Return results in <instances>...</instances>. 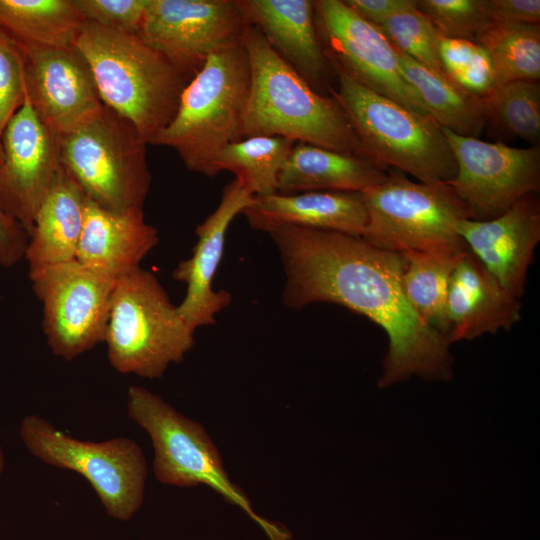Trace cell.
I'll return each mask as SVG.
<instances>
[{
    "label": "cell",
    "instance_id": "4fadbf2b",
    "mask_svg": "<svg viewBox=\"0 0 540 540\" xmlns=\"http://www.w3.org/2000/svg\"><path fill=\"white\" fill-rule=\"evenodd\" d=\"M442 130L456 163L455 176L447 183L471 219H492L520 198L539 192L540 146L517 148Z\"/></svg>",
    "mask_w": 540,
    "mask_h": 540
},
{
    "label": "cell",
    "instance_id": "f1b7e54d",
    "mask_svg": "<svg viewBox=\"0 0 540 540\" xmlns=\"http://www.w3.org/2000/svg\"><path fill=\"white\" fill-rule=\"evenodd\" d=\"M485 127L500 137L521 138L540 144L539 81H512L494 88L483 98Z\"/></svg>",
    "mask_w": 540,
    "mask_h": 540
},
{
    "label": "cell",
    "instance_id": "d6986e66",
    "mask_svg": "<svg viewBox=\"0 0 540 540\" xmlns=\"http://www.w3.org/2000/svg\"><path fill=\"white\" fill-rule=\"evenodd\" d=\"M249 24L317 93L330 96L336 80L321 46L311 0H239Z\"/></svg>",
    "mask_w": 540,
    "mask_h": 540
},
{
    "label": "cell",
    "instance_id": "f546056e",
    "mask_svg": "<svg viewBox=\"0 0 540 540\" xmlns=\"http://www.w3.org/2000/svg\"><path fill=\"white\" fill-rule=\"evenodd\" d=\"M494 62L498 86L539 81L540 24L493 23L478 39Z\"/></svg>",
    "mask_w": 540,
    "mask_h": 540
},
{
    "label": "cell",
    "instance_id": "52a82bcc",
    "mask_svg": "<svg viewBox=\"0 0 540 540\" xmlns=\"http://www.w3.org/2000/svg\"><path fill=\"white\" fill-rule=\"evenodd\" d=\"M361 194L367 211L362 238L370 244L400 254L467 249L457 224L471 215L447 182L413 181L388 169L383 181Z\"/></svg>",
    "mask_w": 540,
    "mask_h": 540
},
{
    "label": "cell",
    "instance_id": "8fae6325",
    "mask_svg": "<svg viewBox=\"0 0 540 540\" xmlns=\"http://www.w3.org/2000/svg\"><path fill=\"white\" fill-rule=\"evenodd\" d=\"M51 351L73 360L104 342L116 277L77 259L30 271Z\"/></svg>",
    "mask_w": 540,
    "mask_h": 540
},
{
    "label": "cell",
    "instance_id": "e575fe53",
    "mask_svg": "<svg viewBox=\"0 0 540 540\" xmlns=\"http://www.w3.org/2000/svg\"><path fill=\"white\" fill-rule=\"evenodd\" d=\"M85 21L99 26L138 34L147 0H73Z\"/></svg>",
    "mask_w": 540,
    "mask_h": 540
},
{
    "label": "cell",
    "instance_id": "d4e9b609",
    "mask_svg": "<svg viewBox=\"0 0 540 540\" xmlns=\"http://www.w3.org/2000/svg\"><path fill=\"white\" fill-rule=\"evenodd\" d=\"M401 74L416 92L429 116L457 135L478 138L485 128L483 98L438 72L397 51Z\"/></svg>",
    "mask_w": 540,
    "mask_h": 540
},
{
    "label": "cell",
    "instance_id": "3957f363",
    "mask_svg": "<svg viewBox=\"0 0 540 540\" xmlns=\"http://www.w3.org/2000/svg\"><path fill=\"white\" fill-rule=\"evenodd\" d=\"M74 46L87 61L103 104L150 144L173 119L191 77L138 34L85 21Z\"/></svg>",
    "mask_w": 540,
    "mask_h": 540
},
{
    "label": "cell",
    "instance_id": "30bf717a",
    "mask_svg": "<svg viewBox=\"0 0 540 540\" xmlns=\"http://www.w3.org/2000/svg\"><path fill=\"white\" fill-rule=\"evenodd\" d=\"M20 435L35 457L82 475L111 517L127 521L141 507L147 465L142 449L133 440L82 441L37 415L23 419Z\"/></svg>",
    "mask_w": 540,
    "mask_h": 540
},
{
    "label": "cell",
    "instance_id": "4316f807",
    "mask_svg": "<svg viewBox=\"0 0 540 540\" xmlns=\"http://www.w3.org/2000/svg\"><path fill=\"white\" fill-rule=\"evenodd\" d=\"M463 250L403 253L402 287L417 315L447 339V296L451 274Z\"/></svg>",
    "mask_w": 540,
    "mask_h": 540
},
{
    "label": "cell",
    "instance_id": "7402d4cb",
    "mask_svg": "<svg viewBox=\"0 0 540 540\" xmlns=\"http://www.w3.org/2000/svg\"><path fill=\"white\" fill-rule=\"evenodd\" d=\"M242 214L253 229L292 225L362 237L367 211L361 192L308 191L255 196Z\"/></svg>",
    "mask_w": 540,
    "mask_h": 540
},
{
    "label": "cell",
    "instance_id": "ba28073f",
    "mask_svg": "<svg viewBox=\"0 0 540 540\" xmlns=\"http://www.w3.org/2000/svg\"><path fill=\"white\" fill-rule=\"evenodd\" d=\"M147 145L132 123L107 106L58 137L60 163L84 195L116 212L143 208L151 185Z\"/></svg>",
    "mask_w": 540,
    "mask_h": 540
},
{
    "label": "cell",
    "instance_id": "2e32d148",
    "mask_svg": "<svg viewBox=\"0 0 540 540\" xmlns=\"http://www.w3.org/2000/svg\"><path fill=\"white\" fill-rule=\"evenodd\" d=\"M17 46L25 63L26 97L55 136L73 131L103 110L90 67L74 45Z\"/></svg>",
    "mask_w": 540,
    "mask_h": 540
},
{
    "label": "cell",
    "instance_id": "5bb4252c",
    "mask_svg": "<svg viewBox=\"0 0 540 540\" xmlns=\"http://www.w3.org/2000/svg\"><path fill=\"white\" fill-rule=\"evenodd\" d=\"M248 24L239 0H147L138 35L192 78Z\"/></svg>",
    "mask_w": 540,
    "mask_h": 540
},
{
    "label": "cell",
    "instance_id": "1f68e13d",
    "mask_svg": "<svg viewBox=\"0 0 540 540\" xmlns=\"http://www.w3.org/2000/svg\"><path fill=\"white\" fill-rule=\"evenodd\" d=\"M415 3L378 26L395 49L428 68L443 72L438 57V33Z\"/></svg>",
    "mask_w": 540,
    "mask_h": 540
},
{
    "label": "cell",
    "instance_id": "ac0fdd59",
    "mask_svg": "<svg viewBox=\"0 0 540 540\" xmlns=\"http://www.w3.org/2000/svg\"><path fill=\"white\" fill-rule=\"evenodd\" d=\"M457 231L467 249L512 295L521 299L540 241V203L528 194L489 220L461 219Z\"/></svg>",
    "mask_w": 540,
    "mask_h": 540
},
{
    "label": "cell",
    "instance_id": "4dcf8cb0",
    "mask_svg": "<svg viewBox=\"0 0 540 540\" xmlns=\"http://www.w3.org/2000/svg\"><path fill=\"white\" fill-rule=\"evenodd\" d=\"M438 57L447 77L477 97L485 98L498 86L492 57L477 41L440 37Z\"/></svg>",
    "mask_w": 540,
    "mask_h": 540
},
{
    "label": "cell",
    "instance_id": "d590c367",
    "mask_svg": "<svg viewBox=\"0 0 540 540\" xmlns=\"http://www.w3.org/2000/svg\"><path fill=\"white\" fill-rule=\"evenodd\" d=\"M492 23L539 24V0H485Z\"/></svg>",
    "mask_w": 540,
    "mask_h": 540
},
{
    "label": "cell",
    "instance_id": "44dd1931",
    "mask_svg": "<svg viewBox=\"0 0 540 540\" xmlns=\"http://www.w3.org/2000/svg\"><path fill=\"white\" fill-rule=\"evenodd\" d=\"M158 242V231L145 221L142 209L111 211L86 197L79 262L117 277L139 267Z\"/></svg>",
    "mask_w": 540,
    "mask_h": 540
},
{
    "label": "cell",
    "instance_id": "7c38bea8",
    "mask_svg": "<svg viewBox=\"0 0 540 540\" xmlns=\"http://www.w3.org/2000/svg\"><path fill=\"white\" fill-rule=\"evenodd\" d=\"M313 4L318 37L333 69L429 116L401 74L397 50L377 26L358 16L343 0H315Z\"/></svg>",
    "mask_w": 540,
    "mask_h": 540
},
{
    "label": "cell",
    "instance_id": "ffe728a7",
    "mask_svg": "<svg viewBox=\"0 0 540 540\" xmlns=\"http://www.w3.org/2000/svg\"><path fill=\"white\" fill-rule=\"evenodd\" d=\"M521 308L520 299L503 288L480 261L465 250L449 281L448 342L509 331L520 321Z\"/></svg>",
    "mask_w": 540,
    "mask_h": 540
},
{
    "label": "cell",
    "instance_id": "603a6c76",
    "mask_svg": "<svg viewBox=\"0 0 540 540\" xmlns=\"http://www.w3.org/2000/svg\"><path fill=\"white\" fill-rule=\"evenodd\" d=\"M85 204L83 191L60 163L28 239L29 272L76 259Z\"/></svg>",
    "mask_w": 540,
    "mask_h": 540
},
{
    "label": "cell",
    "instance_id": "7a4b0ae2",
    "mask_svg": "<svg viewBox=\"0 0 540 540\" xmlns=\"http://www.w3.org/2000/svg\"><path fill=\"white\" fill-rule=\"evenodd\" d=\"M242 41L251 77L243 138L281 136L365 156L346 113L332 96L315 92L255 26L247 25Z\"/></svg>",
    "mask_w": 540,
    "mask_h": 540
},
{
    "label": "cell",
    "instance_id": "277c9868",
    "mask_svg": "<svg viewBox=\"0 0 540 540\" xmlns=\"http://www.w3.org/2000/svg\"><path fill=\"white\" fill-rule=\"evenodd\" d=\"M250 78L242 40L212 53L184 88L173 119L150 144L173 149L191 172L216 176L218 154L243 139Z\"/></svg>",
    "mask_w": 540,
    "mask_h": 540
},
{
    "label": "cell",
    "instance_id": "9a60e30c",
    "mask_svg": "<svg viewBox=\"0 0 540 540\" xmlns=\"http://www.w3.org/2000/svg\"><path fill=\"white\" fill-rule=\"evenodd\" d=\"M0 210L30 237L38 209L60 167L58 137L27 97L1 138Z\"/></svg>",
    "mask_w": 540,
    "mask_h": 540
},
{
    "label": "cell",
    "instance_id": "d6a6232c",
    "mask_svg": "<svg viewBox=\"0 0 540 540\" xmlns=\"http://www.w3.org/2000/svg\"><path fill=\"white\" fill-rule=\"evenodd\" d=\"M441 37L478 41L493 24L485 0H417Z\"/></svg>",
    "mask_w": 540,
    "mask_h": 540
},
{
    "label": "cell",
    "instance_id": "5b68a950",
    "mask_svg": "<svg viewBox=\"0 0 540 540\" xmlns=\"http://www.w3.org/2000/svg\"><path fill=\"white\" fill-rule=\"evenodd\" d=\"M330 91L346 113L365 156L418 181L449 182L456 163L442 128L429 116L361 85L333 69Z\"/></svg>",
    "mask_w": 540,
    "mask_h": 540
},
{
    "label": "cell",
    "instance_id": "9c48e42d",
    "mask_svg": "<svg viewBox=\"0 0 540 540\" xmlns=\"http://www.w3.org/2000/svg\"><path fill=\"white\" fill-rule=\"evenodd\" d=\"M127 399L129 417L153 443L157 480L178 487L207 485L247 512L272 540H286L284 532L255 514L246 495L230 481L215 444L201 424L143 387L130 386Z\"/></svg>",
    "mask_w": 540,
    "mask_h": 540
},
{
    "label": "cell",
    "instance_id": "484cf974",
    "mask_svg": "<svg viewBox=\"0 0 540 540\" xmlns=\"http://www.w3.org/2000/svg\"><path fill=\"white\" fill-rule=\"evenodd\" d=\"M84 22L73 0H0V30L18 45L73 46Z\"/></svg>",
    "mask_w": 540,
    "mask_h": 540
},
{
    "label": "cell",
    "instance_id": "cb8c5ba5",
    "mask_svg": "<svg viewBox=\"0 0 540 540\" xmlns=\"http://www.w3.org/2000/svg\"><path fill=\"white\" fill-rule=\"evenodd\" d=\"M388 169L374 160L296 142L278 175L277 193L362 192L383 181Z\"/></svg>",
    "mask_w": 540,
    "mask_h": 540
},
{
    "label": "cell",
    "instance_id": "8d00e7d4",
    "mask_svg": "<svg viewBox=\"0 0 540 540\" xmlns=\"http://www.w3.org/2000/svg\"><path fill=\"white\" fill-rule=\"evenodd\" d=\"M28 239L23 227L0 210V266L9 268L24 258Z\"/></svg>",
    "mask_w": 540,
    "mask_h": 540
},
{
    "label": "cell",
    "instance_id": "836d02e7",
    "mask_svg": "<svg viewBox=\"0 0 540 540\" xmlns=\"http://www.w3.org/2000/svg\"><path fill=\"white\" fill-rule=\"evenodd\" d=\"M26 97L25 63L17 44L0 30V157L4 129Z\"/></svg>",
    "mask_w": 540,
    "mask_h": 540
},
{
    "label": "cell",
    "instance_id": "83f0119b",
    "mask_svg": "<svg viewBox=\"0 0 540 540\" xmlns=\"http://www.w3.org/2000/svg\"><path fill=\"white\" fill-rule=\"evenodd\" d=\"M295 143L281 136L243 138L218 154L216 172H232L254 196L275 194L279 172Z\"/></svg>",
    "mask_w": 540,
    "mask_h": 540
},
{
    "label": "cell",
    "instance_id": "74e56055",
    "mask_svg": "<svg viewBox=\"0 0 540 540\" xmlns=\"http://www.w3.org/2000/svg\"><path fill=\"white\" fill-rule=\"evenodd\" d=\"M416 0H343L358 16L380 26L391 16L413 5Z\"/></svg>",
    "mask_w": 540,
    "mask_h": 540
},
{
    "label": "cell",
    "instance_id": "8992f818",
    "mask_svg": "<svg viewBox=\"0 0 540 540\" xmlns=\"http://www.w3.org/2000/svg\"><path fill=\"white\" fill-rule=\"evenodd\" d=\"M194 332L152 272L139 266L116 277L104 341L115 370L159 378L193 347Z\"/></svg>",
    "mask_w": 540,
    "mask_h": 540
},
{
    "label": "cell",
    "instance_id": "e0dca14e",
    "mask_svg": "<svg viewBox=\"0 0 540 540\" xmlns=\"http://www.w3.org/2000/svg\"><path fill=\"white\" fill-rule=\"evenodd\" d=\"M255 196L237 178L228 183L217 208L196 227L197 242L190 258L179 262L175 280L186 284L178 312L195 331L216 322L215 316L231 302V294L215 291L213 279L221 262L228 227L233 219L254 203Z\"/></svg>",
    "mask_w": 540,
    "mask_h": 540
},
{
    "label": "cell",
    "instance_id": "6da1fadb",
    "mask_svg": "<svg viewBox=\"0 0 540 540\" xmlns=\"http://www.w3.org/2000/svg\"><path fill=\"white\" fill-rule=\"evenodd\" d=\"M278 249L286 306L301 309L326 302L341 305L380 326L388 336L380 387L413 375L429 381L452 377L450 343L414 311L402 287V254L344 233L269 224Z\"/></svg>",
    "mask_w": 540,
    "mask_h": 540
},
{
    "label": "cell",
    "instance_id": "f35d334b",
    "mask_svg": "<svg viewBox=\"0 0 540 540\" xmlns=\"http://www.w3.org/2000/svg\"><path fill=\"white\" fill-rule=\"evenodd\" d=\"M3 468H4V457H3L2 450L0 449V474L3 471Z\"/></svg>",
    "mask_w": 540,
    "mask_h": 540
}]
</instances>
